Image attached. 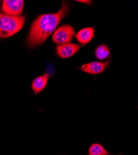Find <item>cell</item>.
<instances>
[{
  "label": "cell",
  "instance_id": "obj_1",
  "mask_svg": "<svg viewBox=\"0 0 138 155\" xmlns=\"http://www.w3.org/2000/svg\"><path fill=\"white\" fill-rule=\"evenodd\" d=\"M69 10L68 5L63 2L61 9L56 13L43 15L37 18L30 27L27 38V44L30 46H37L44 42Z\"/></svg>",
  "mask_w": 138,
  "mask_h": 155
},
{
  "label": "cell",
  "instance_id": "obj_2",
  "mask_svg": "<svg viewBox=\"0 0 138 155\" xmlns=\"http://www.w3.org/2000/svg\"><path fill=\"white\" fill-rule=\"evenodd\" d=\"M24 16H11L0 14V38L9 37L18 33L23 27Z\"/></svg>",
  "mask_w": 138,
  "mask_h": 155
},
{
  "label": "cell",
  "instance_id": "obj_11",
  "mask_svg": "<svg viewBox=\"0 0 138 155\" xmlns=\"http://www.w3.org/2000/svg\"><path fill=\"white\" fill-rule=\"evenodd\" d=\"M77 2H81V3H87V4H90L91 3V1H82V0H79V1H76Z\"/></svg>",
  "mask_w": 138,
  "mask_h": 155
},
{
  "label": "cell",
  "instance_id": "obj_3",
  "mask_svg": "<svg viewBox=\"0 0 138 155\" xmlns=\"http://www.w3.org/2000/svg\"><path fill=\"white\" fill-rule=\"evenodd\" d=\"M74 34V29L71 25H63L54 32L52 39L55 43L58 44H67L71 41Z\"/></svg>",
  "mask_w": 138,
  "mask_h": 155
},
{
  "label": "cell",
  "instance_id": "obj_9",
  "mask_svg": "<svg viewBox=\"0 0 138 155\" xmlns=\"http://www.w3.org/2000/svg\"><path fill=\"white\" fill-rule=\"evenodd\" d=\"M88 155H114L110 153L102 145L94 143L90 145L87 151Z\"/></svg>",
  "mask_w": 138,
  "mask_h": 155
},
{
  "label": "cell",
  "instance_id": "obj_10",
  "mask_svg": "<svg viewBox=\"0 0 138 155\" xmlns=\"http://www.w3.org/2000/svg\"><path fill=\"white\" fill-rule=\"evenodd\" d=\"M95 55L98 60H105L110 55V50L108 47L105 44L98 46L95 51Z\"/></svg>",
  "mask_w": 138,
  "mask_h": 155
},
{
  "label": "cell",
  "instance_id": "obj_5",
  "mask_svg": "<svg viewBox=\"0 0 138 155\" xmlns=\"http://www.w3.org/2000/svg\"><path fill=\"white\" fill-rule=\"evenodd\" d=\"M109 63V60L104 62L92 61L89 63L83 64L80 69L82 71L89 74H97L104 72L108 67Z\"/></svg>",
  "mask_w": 138,
  "mask_h": 155
},
{
  "label": "cell",
  "instance_id": "obj_8",
  "mask_svg": "<svg viewBox=\"0 0 138 155\" xmlns=\"http://www.w3.org/2000/svg\"><path fill=\"white\" fill-rule=\"evenodd\" d=\"M95 29L93 28H86L81 29L76 34V38L79 42L82 45L88 44L94 37Z\"/></svg>",
  "mask_w": 138,
  "mask_h": 155
},
{
  "label": "cell",
  "instance_id": "obj_4",
  "mask_svg": "<svg viewBox=\"0 0 138 155\" xmlns=\"http://www.w3.org/2000/svg\"><path fill=\"white\" fill-rule=\"evenodd\" d=\"M23 7L22 0H5L3 2L2 10L6 15L16 16L21 14Z\"/></svg>",
  "mask_w": 138,
  "mask_h": 155
},
{
  "label": "cell",
  "instance_id": "obj_6",
  "mask_svg": "<svg viewBox=\"0 0 138 155\" xmlns=\"http://www.w3.org/2000/svg\"><path fill=\"white\" fill-rule=\"evenodd\" d=\"M81 47L78 44L67 43L58 45L56 47L57 55L63 58H68L76 54Z\"/></svg>",
  "mask_w": 138,
  "mask_h": 155
},
{
  "label": "cell",
  "instance_id": "obj_12",
  "mask_svg": "<svg viewBox=\"0 0 138 155\" xmlns=\"http://www.w3.org/2000/svg\"><path fill=\"white\" fill-rule=\"evenodd\" d=\"M118 155H121V154H118Z\"/></svg>",
  "mask_w": 138,
  "mask_h": 155
},
{
  "label": "cell",
  "instance_id": "obj_7",
  "mask_svg": "<svg viewBox=\"0 0 138 155\" xmlns=\"http://www.w3.org/2000/svg\"><path fill=\"white\" fill-rule=\"evenodd\" d=\"M49 76L48 73H45L43 75L39 76L34 79L32 83V88L35 94H39L45 89L47 84Z\"/></svg>",
  "mask_w": 138,
  "mask_h": 155
}]
</instances>
